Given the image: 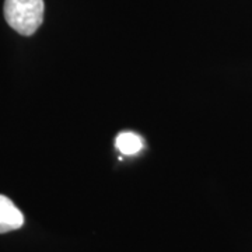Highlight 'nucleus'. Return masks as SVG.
<instances>
[{
    "label": "nucleus",
    "mask_w": 252,
    "mask_h": 252,
    "mask_svg": "<svg viewBox=\"0 0 252 252\" xmlns=\"http://www.w3.org/2000/svg\"><path fill=\"white\" fill-rule=\"evenodd\" d=\"M44 0H6L4 18L21 35H32L44 20Z\"/></svg>",
    "instance_id": "f257e3e1"
},
{
    "label": "nucleus",
    "mask_w": 252,
    "mask_h": 252,
    "mask_svg": "<svg viewBox=\"0 0 252 252\" xmlns=\"http://www.w3.org/2000/svg\"><path fill=\"white\" fill-rule=\"evenodd\" d=\"M24 224V216L7 196L0 195V234L18 230Z\"/></svg>",
    "instance_id": "f03ea898"
},
{
    "label": "nucleus",
    "mask_w": 252,
    "mask_h": 252,
    "mask_svg": "<svg viewBox=\"0 0 252 252\" xmlns=\"http://www.w3.org/2000/svg\"><path fill=\"white\" fill-rule=\"evenodd\" d=\"M115 146L122 154L132 156V154L139 153L142 150L143 142H142L140 136H137L133 132H122L117 136Z\"/></svg>",
    "instance_id": "7ed1b4c3"
}]
</instances>
